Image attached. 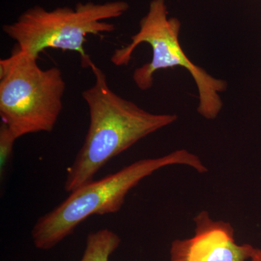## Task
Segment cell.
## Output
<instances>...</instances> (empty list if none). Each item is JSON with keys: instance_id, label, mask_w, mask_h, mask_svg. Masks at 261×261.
<instances>
[{"instance_id": "1", "label": "cell", "mask_w": 261, "mask_h": 261, "mask_svg": "<svg viewBox=\"0 0 261 261\" xmlns=\"http://www.w3.org/2000/svg\"><path fill=\"white\" fill-rule=\"evenodd\" d=\"M89 68L93 85L82 92L89 113L85 140L67 171V192L94 181V176L111 160L139 141L177 121L176 114H154L117 94L107 76L93 61Z\"/></svg>"}, {"instance_id": "2", "label": "cell", "mask_w": 261, "mask_h": 261, "mask_svg": "<svg viewBox=\"0 0 261 261\" xmlns=\"http://www.w3.org/2000/svg\"><path fill=\"white\" fill-rule=\"evenodd\" d=\"M175 165L187 166L200 173L207 171L198 156L184 149L136 161L118 172L70 192L61 203L39 217L32 230L34 246L39 250H50L90 216L116 214L121 210L128 192L144 178Z\"/></svg>"}, {"instance_id": "3", "label": "cell", "mask_w": 261, "mask_h": 261, "mask_svg": "<svg viewBox=\"0 0 261 261\" xmlns=\"http://www.w3.org/2000/svg\"><path fill=\"white\" fill-rule=\"evenodd\" d=\"M181 27L177 18L168 16L166 0H152L147 13L141 19L139 32L132 36L126 46L115 49L111 61L116 66L128 65L137 47L142 43L149 44L152 59L134 71L132 77L136 86L141 90H148L153 86L154 75L158 70L175 67L185 68L198 91L197 112L205 119L214 120L224 106L221 94L227 89V82L213 76L185 54L179 41Z\"/></svg>"}, {"instance_id": "4", "label": "cell", "mask_w": 261, "mask_h": 261, "mask_svg": "<svg viewBox=\"0 0 261 261\" xmlns=\"http://www.w3.org/2000/svg\"><path fill=\"white\" fill-rule=\"evenodd\" d=\"M129 9L125 1L80 3L75 8L61 7L51 10L35 5L24 11L13 23L5 24L3 32L16 42L17 48L38 59L47 49L75 51L82 65L92 61L84 48L87 36L99 35L116 30L106 21L119 18Z\"/></svg>"}, {"instance_id": "5", "label": "cell", "mask_w": 261, "mask_h": 261, "mask_svg": "<svg viewBox=\"0 0 261 261\" xmlns=\"http://www.w3.org/2000/svg\"><path fill=\"white\" fill-rule=\"evenodd\" d=\"M37 60L15 47L0 61V118L18 139L51 132L63 111V73L42 69Z\"/></svg>"}, {"instance_id": "6", "label": "cell", "mask_w": 261, "mask_h": 261, "mask_svg": "<svg viewBox=\"0 0 261 261\" xmlns=\"http://www.w3.org/2000/svg\"><path fill=\"white\" fill-rule=\"evenodd\" d=\"M194 222L192 238L171 243L169 261H247L251 257L255 247L237 243L229 222L213 219L207 211L199 213Z\"/></svg>"}, {"instance_id": "7", "label": "cell", "mask_w": 261, "mask_h": 261, "mask_svg": "<svg viewBox=\"0 0 261 261\" xmlns=\"http://www.w3.org/2000/svg\"><path fill=\"white\" fill-rule=\"evenodd\" d=\"M121 242L120 237L108 228L89 233L80 261H109Z\"/></svg>"}, {"instance_id": "8", "label": "cell", "mask_w": 261, "mask_h": 261, "mask_svg": "<svg viewBox=\"0 0 261 261\" xmlns=\"http://www.w3.org/2000/svg\"><path fill=\"white\" fill-rule=\"evenodd\" d=\"M16 136L11 132L7 125L1 122L0 124V178L4 181L8 165L13 158V148Z\"/></svg>"}, {"instance_id": "9", "label": "cell", "mask_w": 261, "mask_h": 261, "mask_svg": "<svg viewBox=\"0 0 261 261\" xmlns=\"http://www.w3.org/2000/svg\"><path fill=\"white\" fill-rule=\"evenodd\" d=\"M247 261H261V249L255 247L251 257Z\"/></svg>"}]
</instances>
